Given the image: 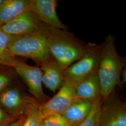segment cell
<instances>
[{
	"label": "cell",
	"mask_w": 126,
	"mask_h": 126,
	"mask_svg": "<svg viewBox=\"0 0 126 126\" xmlns=\"http://www.w3.org/2000/svg\"><path fill=\"white\" fill-rule=\"evenodd\" d=\"M46 45L52 58L65 70L84 56L89 48L86 43L67 30L49 27Z\"/></svg>",
	"instance_id": "1"
},
{
	"label": "cell",
	"mask_w": 126,
	"mask_h": 126,
	"mask_svg": "<svg viewBox=\"0 0 126 126\" xmlns=\"http://www.w3.org/2000/svg\"><path fill=\"white\" fill-rule=\"evenodd\" d=\"M115 39V36L109 34L103 43L98 74L103 101L108 98L117 86H121V73L126 66V58L118 53Z\"/></svg>",
	"instance_id": "2"
},
{
	"label": "cell",
	"mask_w": 126,
	"mask_h": 126,
	"mask_svg": "<svg viewBox=\"0 0 126 126\" xmlns=\"http://www.w3.org/2000/svg\"><path fill=\"white\" fill-rule=\"evenodd\" d=\"M49 26L44 30L32 33L12 36L9 45L11 53L32 59L37 66H41L53 58L46 45L47 31Z\"/></svg>",
	"instance_id": "3"
},
{
	"label": "cell",
	"mask_w": 126,
	"mask_h": 126,
	"mask_svg": "<svg viewBox=\"0 0 126 126\" xmlns=\"http://www.w3.org/2000/svg\"><path fill=\"white\" fill-rule=\"evenodd\" d=\"M103 46V43L97 45L94 43H90L89 48L85 55L65 70L64 79L76 85L80 81L98 72Z\"/></svg>",
	"instance_id": "4"
},
{
	"label": "cell",
	"mask_w": 126,
	"mask_h": 126,
	"mask_svg": "<svg viewBox=\"0 0 126 126\" xmlns=\"http://www.w3.org/2000/svg\"><path fill=\"white\" fill-rule=\"evenodd\" d=\"M98 126H126V104L119 99L114 91L103 101Z\"/></svg>",
	"instance_id": "5"
},
{
	"label": "cell",
	"mask_w": 126,
	"mask_h": 126,
	"mask_svg": "<svg viewBox=\"0 0 126 126\" xmlns=\"http://www.w3.org/2000/svg\"><path fill=\"white\" fill-rule=\"evenodd\" d=\"M13 67L25 81L30 92L38 102L42 104L50 99V98L43 91L42 72L39 66H31L16 61Z\"/></svg>",
	"instance_id": "6"
},
{
	"label": "cell",
	"mask_w": 126,
	"mask_h": 126,
	"mask_svg": "<svg viewBox=\"0 0 126 126\" xmlns=\"http://www.w3.org/2000/svg\"><path fill=\"white\" fill-rule=\"evenodd\" d=\"M0 26L9 36H17L42 31L47 26L41 22L35 14L27 10Z\"/></svg>",
	"instance_id": "7"
},
{
	"label": "cell",
	"mask_w": 126,
	"mask_h": 126,
	"mask_svg": "<svg viewBox=\"0 0 126 126\" xmlns=\"http://www.w3.org/2000/svg\"><path fill=\"white\" fill-rule=\"evenodd\" d=\"M76 85L64 79L63 84L54 96L41 105L43 117L52 114H61L74 101Z\"/></svg>",
	"instance_id": "8"
},
{
	"label": "cell",
	"mask_w": 126,
	"mask_h": 126,
	"mask_svg": "<svg viewBox=\"0 0 126 126\" xmlns=\"http://www.w3.org/2000/svg\"><path fill=\"white\" fill-rule=\"evenodd\" d=\"M57 0H31L29 10L36 15L41 22L55 29L67 30L68 28L59 19L56 11Z\"/></svg>",
	"instance_id": "9"
},
{
	"label": "cell",
	"mask_w": 126,
	"mask_h": 126,
	"mask_svg": "<svg viewBox=\"0 0 126 126\" xmlns=\"http://www.w3.org/2000/svg\"><path fill=\"white\" fill-rule=\"evenodd\" d=\"M38 101L16 88H10L0 94V104L5 108L18 114H27L32 106Z\"/></svg>",
	"instance_id": "10"
},
{
	"label": "cell",
	"mask_w": 126,
	"mask_h": 126,
	"mask_svg": "<svg viewBox=\"0 0 126 126\" xmlns=\"http://www.w3.org/2000/svg\"><path fill=\"white\" fill-rule=\"evenodd\" d=\"M102 97L98 72L77 83L75 87L74 100L94 103Z\"/></svg>",
	"instance_id": "11"
},
{
	"label": "cell",
	"mask_w": 126,
	"mask_h": 126,
	"mask_svg": "<svg viewBox=\"0 0 126 126\" xmlns=\"http://www.w3.org/2000/svg\"><path fill=\"white\" fill-rule=\"evenodd\" d=\"M40 67L42 72L43 84L55 93L63 84L65 70L53 59L43 63Z\"/></svg>",
	"instance_id": "12"
},
{
	"label": "cell",
	"mask_w": 126,
	"mask_h": 126,
	"mask_svg": "<svg viewBox=\"0 0 126 126\" xmlns=\"http://www.w3.org/2000/svg\"><path fill=\"white\" fill-rule=\"evenodd\" d=\"M94 103L74 100L61 115L69 126H79L89 114Z\"/></svg>",
	"instance_id": "13"
},
{
	"label": "cell",
	"mask_w": 126,
	"mask_h": 126,
	"mask_svg": "<svg viewBox=\"0 0 126 126\" xmlns=\"http://www.w3.org/2000/svg\"><path fill=\"white\" fill-rule=\"evenodd\" d=\"M31 0H2L0 4V26L29 10Z\"/></svg>",
	"instance_id": "14"
},
{
	"label": "cell",
	"mask_w": 126,
	"mask_h": 126,
	"mask_svg": "<svg viewBox=\"0 0 126 126\" xmlns=\"http://www.w3.org/2000/svg\"><path fill=\"white\" fill-rule=\"evenodd\" d=\"M11 37L6 33L0 26V59L6 63L7 66L13 67L16 60L9 49Z\"/></svg>",
	"instance_id": "15"
},
{
	"label": "cell",
	"mask_w": 126,
	"mask_h": 126,
	"mask_svg": "<svg viewBox=\"0 0 126 126\" xmlns=\"http://www.w3.org/2000/svg\"><path fill=\"white\" fill-rule=\"evenodd\" d=\"M41 105L38 102L32 106L27 113V116L22 126H40L43 118Z\"/></svg>",
	"instance_id": "16"
},
{
	"label": "cell",
	"mask_w": 126,
	"mask_h": 126,
	"mask_svg": "<svg viewBox=\"0 0 126 126\" xmlns=\"http://www.w3.org/2000/svg\"><path fill=\"white\" fill-rule=\"evenodd\" d=\"M103 103L102 97L95 101L87 117L78 126H98L100 111Z\"/></svg>",
	"instance_id": "17"
},
{
	"label": "cell",
	"mask_w": 126,
	"mask_h": 126,
	"mask_svg": "<svg viewBox=\"0 0 126 126\" xmlns=\"http://www.w3.org/2000/svg\"><path fill=\"white\" fill-rule=\"evenodd\" d=\"M40 126H69L61 114H52L43 117Z\"/></svg>",
	"instance_id": "18"
},
{
	"label": "cell",
	"mask_w": 126,
	"mask_h": 126,
	"mask_svg": "<svg viewBox=\"0 0 126 126\" xmlns=\"http://www.w3.org/2000/svg\"><path fill=\"white\" fill-rule=\"evenodd\" d=\"M10 81V78L7 75L0 74V92H2L7 87Z\"/></svg>",
	"instance_id": "19"
},
{
	"label": "cell",
	"mask_w": 126,
	"mask_h": 126,
	"mask_svg": "<svg viewBox=\"0 0 126 126\" xmlns=\"http://www.w3.org/2000/svg\"><path fill=\"white\" fill-rule=\"evenodd\" d=\"M11 121L9 116L0 108V126H4L9 124Z\"/></svg>",
	"instance_id": "20"
},
{
	"label": "cell",
	"mask_w": 126,
	"mask_h": 126,
	"mask_svg": "<svg viewBox=\"0 0 126 126\" xmlns=\"http://www.w3.org/2000/svg\"><path fill=\"white\" fill-rule=\"evenodd\" d=\"M25 117H21L17 120L12 122L11 124H8L3 126H22L23 123L25 120Z\"/></svg>",
	"instance_id": "21"
},
{
	"label": "cell",
	"mask_w": 126,
	"mask_h": 126,
	"mask_svg": "<svg viewBox=\"0 0 126 126\" xmlns=\"http://www.w3.org/2000/svg\"><path fill=\"white\" fill-rule=\"evenodd\" d=\"M126 66L124 68L122 71L121 76V82L123 84H124L126 81Z\"/></svg>",
	"instance_id": "22"
},
{
	"label": "cell",
	"mask_w": 126,
	"mask_h": 126,
	"mask_svg": "<svg viewBox=\"0 0 126 126\" xmlns=\"http://www.w3.org/2000/svg\"><path fill=\"white\" fill-rule=\"evenodd\" d=\"M0 64H3V65H7L6 63H5L3 60H2L1 59H0Z\"/></svg>",
	"instance_id": "23"
},
{
	"label": "cell",
	"mask_w": 126,
	"mask_h": 126,
	"mask_svg": "<svg viewBox=\"0 0 126 126\" xmlns=\"http://www.w3.org/2000/svg\"><path fill=\"white\" fill-rule=\"evenodd\" d=\"M2 0H0V3L2 2Z\"/></svg>",
	"instance_id": "24"
}]
</instances>
